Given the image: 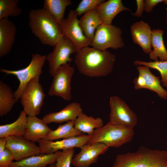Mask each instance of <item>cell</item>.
Listing matches in <instances>:
<instances>
[{
  "mask_svg": "<svg viewBox=\"0 0 167 167\" xmlns=\"http://www.w3.org/2000/svg\"><path fill=\"white\" fill-rule=\"evenodd\" d=\"M103 125V121L101 118L88 116L83 113L78 116L74 123L75 129L81 133H86L90 135L93 134L95 129L100 128Z\"/></svg>",
  "mask_w": 167,
  "mask_h": 167,
  "instance_id": "25",
  "label": "cell"
},
{
  "mask_svg": "<svg viewBox=\"0 0 167 167\" xmlns=\"http://www.w3.org/2000/svg\"><path fill=\"white\" fill-rule=\"evenodd\" d=\"M166 24H167V18H166Z\"/></svg>",
  "mask_w": 167,
  "mask_h": 167,
  "instance_id": "39",
  "label": "cell"
},
{
  "mask_svg": "<svg viewBox=\"0 0 167 167\" xmlns=\"http://www.w3.org/2000/svg\"><path fill=\"white\" fill-rule=\"evenodd\" d=\"M19 1V0H0V20L21 15L22 10L18 6Z\"/></svg>",
  "mask_w": 167,
  "mask_h": 167,
  "instance_id": "29",
  "label": "cell"
},
{
  "mask_svg": "<svg viewBox=\"0 0 167 167\" xmlns=\"http://www.w3.org/2000/svg\"><path fill=\"white\" fill-rule=\"evenodd\" d=\"M28 18L32 33L42 44L54 47L64 36L56 19L43 8L31 10Z\"/></svg>",
  "mask_w": 167,
  "mask_h": 167,
  "instance_id": "2",
  "label": "cell"
},
{
  "mask_svg": "<svg viewBox=\"0 0 167 167\" xmlns=\"http://www.w3.org/2000/svg\"><path fill=\"white\" fill-rule=\"evenodd\" d=\"M82 113L80 104L72 102L58 112L46 114L42 117V119L47 124L52 122L62 123L69 121H75Z\"/></svg>",
  "mask_w": 167,
  "mask_h": 167,
  "instance_id": "16",
  "label": "cell"
},
{
  "mask_svg": "<svg viewBox=\"0 0 167 167\" xmlns=\"http://www.w3.org/2000/svg\"><path fill=\"white\" fill-rule=\"evenodd\" d=\"M91 135L82 134L73 137L60 141H52L41 139L38 141L40 155L49 154L55 153L60 150H62L77 147L80 148L86 144Z\"/></svg>",
  "mask_w": 167,
  "mask_h": 167,
  "instance_id": "13",
  "label": "cell"
},
{
  "mask_svg": "<svg viewBox=\"0 0 167 167\" xmlns=\"http://www.w3.org/2000/svg\"><path fill=\"white\" fill-rule=\"evenodd\" d=\"M164 1V0H145L144 1V11L147 13H150L157 5Z\"/></svg>",
  "mask_w": 167,
  "mask_h": 167,
  "instance_id": "34",
  "label": "cell"
},
{
  "mask_svg": "<svg viewBox=\"0 0 167 167\" xmlns=\"http://www.w3.org/2000/svg\"><path fill=\"white\" fill-rule=\"evenodd\" d=\"M75 121H69L60 125L55 130H52L44 139L52 141L59 139H63L73 137L82 134L74 127Z\"/></svg>",
  "mask_w": 167,
  "mask_h": 167,
  "instance_id": "26",
  "label": "cell"
},
{
  "mask_svg": "<svg viewBox=\"0 0 167 167\" xmlns=\"http://www.w3.org/2000/svg\"><path fill=\"white\" fill-rule=\"evenodd\" d=\"M16 103L14 92L10 87L0 81V116L8 113Z\"/></svg>",
  "mask_w": 167,
  "mask_h": 167,
  "instance_id": "28",
  "label": "cell"
},
{
  "mask_svg": "<svg viewBox=\"0 0 167 167\" xmlns=\"http://www.w3.org/2000/svg\"><path fill=\"white\" fill-rule=\"evenodd\" d=\"M164 31L160 29H153L151 43L153 50L149 54L150 59L154 61H167V50L165 46L163 37Z\"/></svg>",
  "mask_w": 167,
  "mask_h": 167,
  "instance_id": "24",
  "label": "cell"
},
{
  "mask_svg": "<svg viewBox=\"0 0 167 167\" xmlns=\"http://www.w3.org/2000/svg\"><path fill=\"white\" fill-rule=\"evenodd\" d=\"M166 144L167 145V142H166Z\"/></svg>",
  "mask_w": 167,
  "mask_h": 167,
  "instance_id": "40",
  "label": "cell"
},
{
  "mask_svg": "<svg viewBox=\"0 0 167 167\" xmlns=\"http://www.w3.org/2000/svg\"><path fill=\"white\" fill-rule=\"evenodd\" d=\"M78 16L75 10H71L67 18H64L59 25L62 33L73 43L77 52L84 47L90 46L92 43L83 32Z\"/></svg>",
  "mask_w": 167,
  "mask_h": 167,
  "instance_id": "10",
  "label": "cell"
},
{
  "mask_svg": "<svg viewBox=\"0 0 167 167\" xmlns=\"http://www.w3.org/2000/svg\"><path fill=\"white\" fill-rule=\"evenodd\" d=\"M71 4L70 0H45L43 8L48 12L59 25L64 18L66 7Z\"/></svg>",
  "mask_w": 167,
  "mask_h": 167,
  "instance_id": "27",
  "label": "cell"
},
{
  "mask_svg": "<svg viewBox=\"0 0 167 167\" xmlns=\"http://www.w3.org/2000/svg\"><path fill=\"white\" fill-rule=\"evenodd\" d=\"M61 152L51 154L33 156L18 161L12 162L9 167H46L54 164Z\"/></svg>",
  "mask_w": 167,
  "mask_h": 167,
  "instance_id": "21",
  "label": "cell"
},
{
  "mask_svg": "<svg viewBox=\"0 0 167 167\" xmlns=\"http://www.w3.org/2000/svg\"><path fill=\"white\" fill-rule=\"evenodd\" d=\"M77 52L73 43L63 36L54 46L53 51L46 55L49 72L53 77L58 68L61 65L70 63L73 59L70 55Z\"/></svg>",
  "mask_w": 167,
  "mask_h": 167,
  "instance_id": "11",
  "label": "cell"
},
{
  "mask_svg": "<svg viewBox=\"0 0 167 167\" xmlns=\"http://www.w3.org/2000/svg\"><path fill=\"white\" fill-rule=\"evenodd\" d=\"M135 66L143 65L149 68L156 69L160 73L161 76V81L162 86L167 87V61H156L147 62L136 60L133 62Z\"/></svg>",
  "mask_w": 167,
  "mask_h": 167,
  "instance_id": "30",
  "label": "cell"
},
{
  "mask_svg": "<svg viewBox=\"0 0 167 167\" xmlns=\"http://www.w3.org/2000/svg\"><path fill=\"white\" fill-rule=\"evenodd\" d=\"M144 1L143 0H136L137 5V11L136 12L133 13L132 15L136 17H141L144 10Z\"/></svg>",
  "mask_w": 167,
  "mask_h": 167,
  "instance_id": "35",
  "label": "cell"
},
{
  "mask_svg": "<svg viewBox=\"0 0 167 167\" xmlns=\"http://www.w3.org/2000/svg\"><path fill=\"white\" fill-rule=\"evenodd\" d=\"M79 23L85 36L92 41L96 28L102 24L96 9L84 14L79 19Z\"/></svg>",
  "mask_w": 167,
  "mask_h": 167,
  "instance_id": "23",
  "label": "cell"
},
{
  "mask_svg": "<svg viewBox=\"0 0 167 167\" xmlns=\"http://www.w3.org/2000/svg\"><path fill=\"white\" fill-rule=\"evenodd\" d=\"M27 127L24 137L33 142L44 139L52 130L42 119L36 116H27Z\"/></svg>",
  "mask_w": 167,
  "mask_h": 167,
  "instance_id": "19",
  "label": "cell"
},
{
  "mask_svg": "<svg viewBox=\"0 0 167 167\" xmlns=\"http://www.w3.org/2000/svg\"><path fill=\"white\" fill-rule=\"evenodd\" d=\"M39 77H35L28 82L20 98L23 110L28 116L39 115L43 104L45 95Z\"/></svg>",
  "mask_w": 167,
  "mask_h": 167,
  "instance_id": "7",
  "label": "cell"
},
{
  "mask_svg": "<svg viewBox=\"0 0 167 167\" xmlns=\"http://www.w3.org/2000/svg\"><path fill=\"white\" fill-rule=\"evenodd\" d=\"M23 110L14 122L0 126V138L11 136H24L27 129V116Z\"/></svg>",
  "mask_w": 167,
  "mask_h": 167,
  "instance_id": "22",
  "label": "cell"
},
{
  "mask_svg": "<svg viewBox=\"0 0 167 167\" xmlns=\"http://www.w3.org/2000/svg\"><path fill=\"white\" fill-rule=\"evenodd\" d=\"M109 147L104 144L96 143L85 144L72 158L71 164L75 167H89L97 162L100 155L105 153Z\"/></svg>",
  "mask_w": 167,
  "mask_h": 167,
  "instance_id": "14",
  "label": "cell"
},
{
  "mask_svg": "<svg viewBox=\"0 0 167 167\" xmlns=\"http://www.w3.org/2000/svg\"><path fill=\"white\" fill-rule=\"evenodd\" d=\"M49 167H55V163L50 165Z\"/></svg>",
  "mask_w": 167,
  "mask_h": 167,
  "instance_id": "37",
  "label": "cell"
},
{
  "mask_svg": "<svg viewBox=\"0 0 167 167\" xmlns=\"http://www.w3.org/2000/svg\"><path fill=\"white\" fill-rule=\"evenodd\" d=\"M116 61L114 54L87 46L78 51L75 62L79 72L89 77H105L112 71Z\"/></svg>",
  "mask_w": 167,
  "mask_h": 167,
  "instance_id": "1",
  "label": "cell"
},
{
  "mask_svg": "<svg viewBox=\"0 0 167 167\" xmlns=\"http://www.w3.org/2000/svg\"><path fill=\"white\" fill-rule=\"evenodd\" d=\"M164 2L165 4L167 5V0H164Z\"/></svg>",
  "mask_w": 167,
  "mask_h": 167,
  "instance_id": "38",
  "label": "cell"
},
{
  "mask_svg": "<svg viewBox=\"0 0 167 167\" xmlns=\"http://www.w3.org/2000/svg\"><path fill=\"white\" fill-rule=\"evenodd\" d=\"M75 72L74 67L70 63L61 65L57 70L49 89L50 96L60 97L64 100L70 101L72 98L71 82Z\"/></svg>",
  "mask_w": 167,
  "mask_h": 167,
  "instance_id": "8",
  "label": "cell"
},
{
  "mask_svg": "<svg viewBox=\"0 0 167 167\" xmlns=\"http://www.w3.org/2000/svg\"><path fill=\"white\" fill-rule=\"evenodd\" d=\"M104 0H82L79 3L75 10L78 16H80L92 10L96 7Z\"/></svg>",
  "mask_w": 167,
  "mask_h": 167,
  "instance_id": "32",
  "label": "cell"
},
{
  "mask_svg": "<svg viewBox=\"0 0 167 167\" xmlns=\"http://www.w3.org/2000/svg\"><path fill=\"white\" fill-rule=\"evenodd\" d=\"M6 142L7 139L6 138H0V152L3 151L6 148Z\"/></svg>",
  "mask_w": 167,
  "mask_h": 167,
  "instance_id": "36",
  "label": "cell"
},
{
  "mask_svg": "<svg viewBox=\"0 0 167 167\" xmlns=\"http://www.w3.org/2000/svg\"><path fill=\"white\" fill-rule=\"evenodd\" d=\"M74 152V148L62 150L57 158L55 167H71Z\"/></svg>",
  "mask_w": 167,
  "mask_h": 167,
  "instance_id": "31",
  "label": "cell"
},
{
  "mask_svg": "<svg viewBox=\"0 0 167 167\" xmlns=\"http://www.w3.org/2000/svg\"><path fill=\"white\" fill-rule=\"evenodd\" d=\"M46 60V55L38 54H32V59L26 67L16 70H10L1 68L0 71L7 75L15 76L19 82V85L14 92L16 103L20 99L21 94L26 85L33 78L40 76L43 71L42 68Z\"/></svg>",
  "mask_w": 167,
  "mask_h": 167,
  "instance_id": "5",
  "label": "cell"
},
{
  "mask_svg": "<svg viewBox=\"0 0 167 167\" xmlns=\"http://www.w3.org/2000/svg\"><path fill=\"white\" fill-rule=\"evenodd\" d=\"M96 9L102 23L105 24H112L114 17L122 11L131 12V10L123 5L121 0L105 1Z\"/></svg>",
  "mask_w": 167,
  "mask_h": 167,
  "instance_id": "18",
  "label": "cell"
},
{
  "mask_svg": "<svg viewBox=\"0 0 167 167\" xmlns=\"http://www.w3.org/2000/svg\"><path fill=\"white\" fill-rule=\"evenodd\" d=\"M109 122L112 124L133 129L138 122L137 115L125 102L117 96L109 98Z\"/></svg>",
  "mask_w": 167,
  "mask_h": 167,
  "instance_id": "9",
  "label": "cell"
},
{
  "mask_svg": "<svg viewBox=\"0 0 167 167\" xmlns=\"http://www.w3.org/2000/svg\"><path fill=\"white\" fill-rule=\"evenodd\" d=\"M139 75L141 76L143 81L144 88L156 92L161 98L167 99V91L161 84L160 78L154 75L146 66L139 65L136 68Z\"/></svg>",
  "mask_w": 167,
  "mask_h": 167,
  "instance_id": "20",
  "label": "cell"
},
{
  "mask_svg": "<svg viewBox=\"0 0 167 167\" xmlns=\"http://www.w3.org/2000/svg\"><path fill=\"white\" fill-rule=\"evenodd\" d=\"M134 135L133 129L114 125L109 122L101 127L94 131L87 144L101 143L109 147L118 148L131 141Z\"/></svg>",
  "mask_w": 167,
  "mask_h": 167,
  "instance_id": "4",
  "label": "cell"
},
{
  "mask_svg": "<svg viewBox=\"0 0 167 167\" xmlns=\"http://www.w3.org/2000/svg\"><path fill=\"white\" fill-rule=\"evenodd\" d=\"M122 29L112 24H101L96 28L90 46L101 50L117 49L125 46Z\"/></svg>",
  "mask_w": 167,
  "mask_h": 167,
  "instance_id": "6",
  "label": "cell"
},
{
  "mask_svg": "<svg viewBox=\"0 0 167 167\" xmlns=\"http://www.w3.org/2000/svg\"><path fill=\"white\" fill-rule=\"evenodd\" d=\"M130 32L133 42L141 47L145 53L149 54L152 51V32L150 25L141 20L133 24L130 27Z\"/></svg>",
  "mask_w": 167,
  "mask_h": 167,
  "instance_id": "15",
  "label": "cell"
},
{
  "mask_svg": "<svg viewBox=\"0 0 167 167\" xmlns=\"http://www.w3.org/2000/svg\"><path fill=\"white\" fill-rule=\"evenodd\" d=\"M6 138V148L10 150L14 160L16 161L40 155L39 146L34 142L27 140L24 136H11Z\"/></svg>",
  "mask_w": 167,
  "mask_h": 167,
  "instance_id": "12",
  "label": "cell"
},
{
  "mask_svg": "<svg viewBox=\"0 0 167 167\" xmlns=\"http://www.w3.org/2000/svg\"><path fill=\"white\" fill-rule=\"evenodd\" d=\"M13 160L12 154L7 148L0 152V167H9Z\"/></svg>",
  "mask_w": 167,
  "mask_h": 167,
  "instance_id": "33",
  "label": "cell"
},
{
  "mask_svg": "<svg viewBox=\"0 0 167 167\" xmlns=\"http://www.w3.org/2000/svg\"><path fill=\"white\" fill-rule=\"evenodd\" d=\"M16 28L8 18L0 20V57L2 58L11 51L16 35Z\"/></svg>",
  "mask_w": 167,
  "mask_h": 167,
  "instance_id": "17",
  "label": "cell"
},
{
  "mask_svg": "<svg viewBox=\"0 0 167 167\" xmlns=\"http://www.w3.org/2000/svg\"><path fill=\"white\" fill-rule=\"evenodd\" d=\"M112 167H167V150L141 146L135 152L117 155Z\"/></svg>",
  "mask_w": 167,
  "mask_h": 167,
  "instance_id": "3",
  "label": "cell"
}]
</instances>
